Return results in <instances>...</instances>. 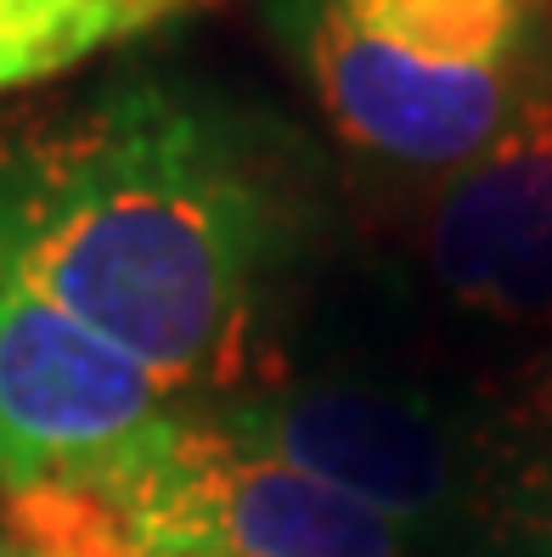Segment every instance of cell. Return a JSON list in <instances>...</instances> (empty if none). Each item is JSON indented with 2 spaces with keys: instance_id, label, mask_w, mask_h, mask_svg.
Listing matches in <instances>:
<instances>
[{
  "instance_id": "cell-5",
  "label": "cell",
  "mask_w": 552,
  "mask_h": 557,
  "mask_svg": "<svg viewBox=\"0 0 552 557\" xmlns=\"http://www.w3.org/2000/svg\"><path fill=\"white\" fill-rule=\"evenodd\" d=\"M175 406L186 400L164 377L96 338L0 253V490L7 502L96 473L113 450H124Z\"/></svg>"
},
{
  "instance_id": "cell-3",
  "label": "cell",
  "mask_w": 552,
  "mask_h": 557,
  "mask_svg": "<svg viewBox=\"0 0 552 557\" xmlns=\"http://www.w3.org/2000/svg\"><path fill=\"white\" fill-rule=\"evenodd\" d=\"M333 136L440 181L525 102L552 51L541 0H277Z\"/></svg>"
},
{
  "instance_id": "cell-6",
  "label": "cell",
  "mask_w": 552,
  "mask_h": 557,
  "mask_svg": "<svg viewBox=\"0 0 552 557\" xmlns=\"http://www.w3.org/2000/svg\"><path fill=\"white\" fill-rule=\"evenodd\" d=\"M417 259L457 315L552 326V51L496 136L429 181Z\"/></svg>"
},
{
  "instance_id": "cell-1",
  "label": "cell",
  "mask_w": 552,
  "mask_h": 557,
  "mask_svg": "<svg viewBox=\"0 0 552 557\" xmlns=\"http://www.w3.org/2000/svg\"><path fill=\"white\" fill-rule=\"evenodd\" d=\"M305 243V152L209 85L119 74L0 113V253L181 400L254 383Z\"/></svg>"
},
{
  "instance_id": "cell-4",
  "label": "cell",
  "mask_w": 552,
  "mask_h": 557,
  "mask_svg": "<svg viewBox=\"0 0 552 557\" xmlns=\"http://www.w3.org/2000/svg\"><path fill=\"white\" fill-rule=\"evenodd\" d=\"M204 411L294 473L349 496L434 552L457 535L502 541L507 523V422L434 383L328 367L277 372L209 395Z\"/></svg>"
},
{
  "instance_id": "cell-9",
  "label": "cell",
  "mask_w": 552,
  "mask_h": 557,
  "mask_svg": "<svg viewBox=\"0 0 552 557\" xmlns=\"http://www.w3.org/2000/svg\"><path fill=\"white\" fill-rule=\"evenodd\" d=\"M0 557H40V552H35V546H23L12 530H0Z\"/></svg>"
},
{
  "instance_id": "cell-2",
  "label": "cell",
  "mask_w": 552,
  "mask_h": 557,
  "mask_svg": "<svg viewBox=\"0 0 552 557\" xmlns=\"http://www.w3.org/2000/svg\"><path fill=\"white\" fill-rule=\"evenodd\" d=\"M7 523L40 557H417L401 523L175 406L96 473L12 496Z\"/></svg>"
},
{
  "instance_id": "cell-7",
  "label": "cell",
  "mask_w": 552,
  "mask_h": 557,
  "mask_svg": "<svg viewBox=\"0 0 552 557\" xmlns=\"http://www.w3.org/2000/svg\"><path fill=\"white\" fill-rule=\"evenodd\" d=\"M198 7L204 0H0V96L51 85Z\"/></svg>"
},
{
  "instance_id": "cell-8",
  "label": "cell",
  "mask_w": 552,
  "mask_h": 557,
  "mask_svg": "<svg viewBox=\"0 0 552 557\" xmlns=\"http://www.w3.org/2000/svg\"><path fill=\"white\" fill-rule=\"evenodd\" d=\"M507 422V523L502 546L518 557H552V355L530 377Z\"/></svg>"
}]
</instances>
